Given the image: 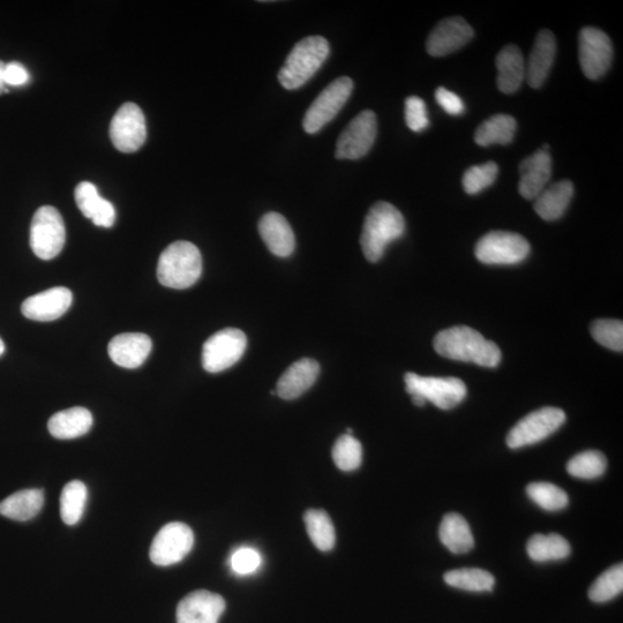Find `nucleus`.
Returning <instances> with one entry per match:
<instances>
[{
    "label": "nucleus",
    "mask_w": 623,
    "mask_h": 623,
    "mask_svg": "<svg viewBox=\"0 0 623 623\" xmlns=\"http://www.w3.org/2000/svg\"><path fill=\"white\" fill-rule=\"evenodd\" d=\"M202 273V257L197 246L176 242L165 249L157 265V279L164 287L184 290L197 283Z\"/></svg>",
    "instance_id": "nucleus-3"
},
{
    "label": "nucleus",
    "mask_w": 623,
    "mask_h": 623,
    "mask_svg": "<svg viewBox=\"0 0 623 623\" xmlns=\"http://www.w3.org/2000/svg\"><path fill=\"white\" fill-rule=\"evenodd\" d=\"M495 65L498 69V88L504 94H514L525 80V60L522 51L514 44L506 45L502 49Z\"/></svg>",
    "instance_id": "nucleus-24"
},
{
    "label": "nucleus",
    "mask_w": 623,
    "mask_h": 623,
    "mask_svg": "<svg viewBox=\"0 0 623 623\" xmlns=\"http://www.w3.org/2000/svg\"><path fill=\"white\" fill-rule=\"evenodd\" d=\"M259 234L276 257L288 258L295 251L296 238L289 222L279 213H268L259 222Z\"/></svg>",
    "instance_id": "nucleus-22"
},
{
    "label": "nucleus",
    "mask_w": 623,
    "mask_h": 623,
    "mask_svg": "<svg viewBox=\"0 0 623 623\" xmlns=\"http://www.w3.org/2000/svg\"><path fill=\"white\" fill-rule=\"evenodd\" d=\"M623 590V565H615L598 577L589 590L595 603H606L619 596Z\"/></svg>",
    "instance_id": "nucleus-35"
},
{
    "label": "nucleus",
    "mask_w": 623,
    "mask_h": 623,
    "mask_svg": "<svg viewBox=\"0 0 623 623\" xmlns=\"http://www.w3.org/2000/svg\"><path fill=\"white\" fill-rule=\"evenodd\" d=\"M433 345L440 356L459 362L483 367H497L501 362L498 345L487 341L476 329L467 326L442 330L435 336Z\"/></svg>",
    "instance_id": "nucleus-1"
},
{
    "label": "nucleus",
    "mask_w": 623,
    "mask_h": 623,
    "mask_svg": "<svg viewBox=\"0 0 623 623\" xmlns=\"http://www.w3.org/2000/svg\"><path fill=\"white\" fill-rule=\"evenodd\" d=\"M474 36V29L463 18H447L432 30L426 49L433 57H444L462 49Z\"/></svg>",
    "instance_id": "nucleus-15"
},
{
    "label": "nucleus",
    "mask_w": 623,
    "mask_h": 623,
    "mask_svg": "<svg viewBox=\"0 0 623 623\" xmlns=\"http://www.w3.org/2000/svg\"><path fill=\"white\" fill-rule=\"evenodd\" d=\"M88 500L87 486L80 480L66 484L60 495V516L65 524H77L84 516Z\"/></svg>",
    "instance_id": "nucleus-32"
},
{
    "label": "nucleus",
    "mask_w": 623,
    "mask_h": 623,
    "mask_svg": "<svg viewBox=\"0 0 623 623\" xmlns=\"http://www.w3.org/2000/svg\"><path fill=\"white\" fill-rule=\"evenodd\" d=\"M555 54H557V41L551 30L544 29L538 34L528 64L525 65V79L531 88L542 87L549 78Z\"/></svg>",
    "instance_id": "nucleus-19"
},
{
    "label": "nucleus",
    "mask_w": 623,
    "mask_h": 623,
    "mask_svg": "<svg viewBox=\"0 0 623 623\" xmlns=\"http://www.w3.org/2000/svg\"><path fill=\"white\" fill-rule=\"evenodd\" d=\"M499 168L497 163L487 162L471 167L463 176L462 184L468 194H478L490 187L497 179Z\"/></svg>",
    "instance_id": "nucleus-39"
},
{
    "label": "nucleus",
    "mask_w": 623,
    "mask_h": 623,
    "mask_svg": "<svg viewBox=\"0 0 623 623\" xmlns=\"http://www.w3.org/2000/svg\"><path fill=\"white\" fill-rule=\"evenodd\" d=\"M444 580L450 587L471 592L492 591L495 584L492 574L477 568L450 570Z\"/></svg>",
    "instance_id": "nucleus-33"
},
{
    "label": "nucleus",
    "mask_w": 623,
    "mask_h": 623,
    "mask_svg": "<svg viewBox=\"0 0 623 623\" xmlns=\"http://www.w3.org/2000/svg\"><path fill=\"white\" fill-rule=\"evenodd\" d=\"M590 333L595 341L603 347L623 351V322L613 319L596 320L590 327Z\"/></svg>",
    "instance_id": "nucleus-38"
},
{
    "label": "nucleus",
    "mask_w": 623,
    "mask_h": 623,
    "mask_svg": "<svg viewBox=\"0 0 623 623\" xmlns=\"http://www.w3.org/2000/svg\"><path fill=\"white\" fill-rule=\"evenodd\" d=\"M329 52V43L325 37L310 36L299 41L279 73L280 84L288 90L303 87L324 65Z\"/></svg>",
    "instance_id": "nucleus-4"
},
{
    "label": "nucleus",
    "mask_w": 623,
    "mask_h": 623,
    "mask_svg": "<svg viewBox=\"0 0 623 623\" xmlns=\"http://www.w3.org/2000/svg\"><path fill=\"white\" fill-rule=\"evenodd\" d=\"M153 342L146 334H120L109 343V356L115 364L124 369H138L152 352Z\"/></svg>",
    "instance_id": "nucleus-18"
},
{
    "label": "nucleus",
    "mask_w": 623,
    "mask_h": 623,
    "mask_svg": "<svg viewBox=\"0 0 623 623\" xmlns=\"http://www.w3.org/2000/svg\"><path fill=\"white\" fill-rule=\"evenodd\" d=\"M29 78L30 75L24 65L17 62L5 65L4 80L7 86H24L29 81Z\"/></svg>",
    "instance_id": "nucleus-43"
},
{
    "label": "nucleus",
    "mask_w": 623,
    "mask_h": 623,
    "mask_svg": "<svg viewBox=\"0 0 623 623\" xmlns=\"http://www.w3.org/2000/svg\"><path fill=\"white\" fill-rule=\"evenodd\" d=\"M75 202L87 219L92 220L97 227L111 228L116 221V209L110 201L101 197L96 186L89 182H82L75 189Z\"/></svg>",
    "instance_id": "nucleus-23"
},
{
    "label": "nucleus",
    "mask_w": 623,
    "mask_h": 623,
    "mask_svg": "<svg viewBox=\"0 0 623 623\" xmlns=\"http://www.w3.org/2000/svg\"><path fill=\"white\" fill-rule=\"evenodd\" d=\"M261 565V557L252 547H239L230 558V566L237 575H250L257 572Z\"/></svg>",
    "instance_id": "nucleus-41"
},
{
    "label": "nucleus",
    "mask_w": 623,
    "mask_h": 623,
    "mask_svg": "<svg viewBox=\"0 0 623 623\" xmlns=\"http://www.w3.org/2000/svg\"><path fill=\"white\" fill-rule=\"evenodd\" d=\"M405 232L402 213L392 204L380 201L373 205L366 215L360 245L365 258L378 262L390 243L400 239Z\"/></svg>",
    "instance_id": "nucleus-2"
},
{
    "label": "nucleus",
    "mask_w": 623,
    "mask_h": 623,
    "mask_svg": "<svg viewBox=\"0 0 623 623\" xmlns=\"http://www.w3.org/2000/svg\"><path fill=\"white\" fill-rule=\"evenodd\" d=\"M93 426V416L90 411L75 407L57 412L48 423L52 437L60 440L80 438L87 434Z\"/></svg>",
    "instance_id": "nucleus-25"
},
{
    "label": "nucleus",
    "mask_w": 623,
    "mask_h": 623,
    "mask_svg": "<svg viewBox=\"0 0 623 623\" xmlns=\"http://www.w3.org/2000/svg\"><path fill=\"white\" fill-rule=\"evenodd\" d=\"M565 422V411L558 408L546 407L531 412L510 430L507 446L517 449L538 444L558 431Z\"/></svg>",
    "instance_id": "nucleus-9"
},
{
    "label": "nucleus",
    "mask_w": 623,
    "mask_h": 623,
    "mask_svg": "<svg viewBox=\"0 0 623 623\" xmlns=\"http://www.w3.org/2000/svg\"><path fill=\"white\" fill-rule=\"evenodd\" d=\"M435 100H437L440 107L450 116H460L465 110L461 97L453 92H449V90L444 87L437 89V92H435Z\"/></svg>",
    "instance_id": "nucleus-42"
},
{
    "label": "nucleus",
    "mask_w": 623,
    "mask_h": 623,
    "mask_svg": "<svg viewBox=\"0 0 623 623\" xmlns=\"http://www.w3.org/2000/svg\"><path fill=\"white\" fill-rule=\"evenodd\" d=\"M377 116L371 110H365L351 120L337 140L336 159L359 160L370 153L377 139Z\"/></svg>",
    "instance_id": "nucleus-12"
},
{
    "label": "nucleus",
    "mask_w": 623,
    "mask_h": 623,
    "mask_svg": "<svg viewBox=\"0 0 623 623\" xmlns=\"http://www.w3.org/2000/svg\"><path fill=\"white\" fill-rule=\"evenodd\" d=\"M405 122L411 131L423 132L430 125L425 102L418 96L405 100Z\"/></svg>",
    "instance_id": "nucleus-40"
},
{
    "label": "nucleus",
    "mask_w": 623,
    "mask_h": 623,
    "mask_svg": "<svg viewBox=\"0 0 623 623\" xmlns=\"http://www.w3.org/2000/svg\"><path fill=\"white\" fill-rule=\"evenodd\" d=\"M193 545L194 534L189 525L168 523L157 532L150 546L149 557L154 565L169 567L183 561L192 551Z\"/></svg>",
    "instance_id": "nucleus-11"
},
{
    "label": "nucleus",
    "mask_w": 623,
    "mask_h": 623,
    "mask_svg": "<svg viewBox=\"0 0 623 623\" xmlns=\"http://www.w3.org/2000/svg\"><path fill=\"white\" fill-rule=\"evenodd\" d=\"M529 498L547 512H558L569 504V498L564 490L551 483H532L527 487Z\"/></svg>",
    "instance_id": "nucleus-37"
},
{
    "label": "nucleus",
    "mask_w": 623,
    "mask_h": 623,
    "mask_svg": "<svg viewBox=\"0 0 623 623\" xmlns=\"http://www.w3.org/2000/svg\"><path fill=\"white\" fill-rule=\"evenodd\" d=\"M5 63L0 60V95L9 92L4 80Z\"/></svg>",
    "instance_id": "nucleus-44"
},
{
    "label": "nucleus",
    "mask_w": 623,
    "mask_h": 623,
    "mask_svg": "<svg viewBox=\"0 0 623 623\" xmlns=\"http://www.w3.org/2000/svg\"><path fill=\"white\" fill-rule=\"evenodd\" d=\"M43 504V491L22 490L0 502V515L13 521L26 522L34 519L41 512Z\"/></svg>",
    "instance_id": "nucleus-27"
},
{
    "label": "nucleus",
    "mask_w": 623,
    "mask_h": 623,
    "mask_svg": "<svg viewBox=\"0 0 623 623\" xmlns=\"http://www.w3.org/2000/svg\"><path fill=\"white\" fill-rule=\"evenodd\" d=\"M247 347L246 335L236 328H225L205 342L202 366L209 373H220L239 362Z\"/></svg>",
    "instance_id": "nucleus-8"
},
{
    "label": "nucleus",
    "mask_w": 623,
    "mask_h": 623,
    "mask_svg": "<svg viewBox=\"0 0 623 623\" xmlns=\"http://www.w3.org/2000/svg\"><path fill=\"white\" fill-rule=\"evenodd\" d=\"M225 607L222 596L207 590L193 591L180 600L177 623H219Z\"/></svg>",
    "instance_id": "nucleus-16"
},
{
    "label": "nucleus",
    "mask_w": 623,
    "mask_h": 623,
    "mask_svg": "<svg viewBox=\"0 0 623 623\" xmlns=\"http://www.w3.org/2000/svg\"><path fill=\"white\" fill-rule=\"evenodd\" d=\"M530 244L514 232L492 231L479 239L476 258L485 265H516L528 258Z\"/></svg>",
    "instance_id": "nucleus-6"
},
{
    "label": "nucleus",
    "mask_w": 623,
    "mask_h": 623,
    "mask_svg": "<svg viewBox=\"0 0 623 623\" xmlns=\"http://www.w3.org/2000/svg\"><path fill=\"white\" fill-rule=\"evenodd\" d=\"M412 402H414L417 407H424V405L426 404V401L423 399V397H420L418 395L412 396Z\"/></svg>",
    "instance_id": "nucleus-45"
},
{
    "label": "nucleus",
    "mask_w": 623,
    "mask_h": 623,
    "mask_svg": "<svg viewBox=\"0 0 623 623\" xmlns=\"http://www.w3.org/2000/svg\"><path fill=\"white\" fill-rule=\"evenodd\" d=\"M439 537L441 543L454 554L468 553L475 546L470 525L460 514L450 513L442 519Z\"/></svg>",
    "instance_id": "nucleus-28"
},
{
    "label": "nucleus",
    "mask_w": 623,
    "mask_h": 623,
    "mask_svg": "<svg viewBox=\"0 0 623 623\" xmlns=\"http://www.w3.org/2000/svg\"><path fill=\"white\" fill-rule=\"evenodd\" d=\"M307 534L321 552H329L336 544V532L332 520L325 510L310 509L304 515Z\"/></svg>",
    "instance_id": "nucleus-31"
},
{
    "label": "nucleus",
    "mask_w": 623,
    "mask_h": 623,
    "mask_svg": "<svg viewBox=\"0 0 623 623\" xmlns=\"http://www.w3.org/2000/svg\"><path fill=\"white\" fill-rule=\"evenodd\" d=\"M517 123L510 115H494L485 120L475 133L476 144L480 147L509 145L514 140Z\"/></svg>",
    "instance_id": "nucleus-29"
},
{
    "label": "nucleus",
    "mask_w": 623,
    "mask_h": 623,
    "mask_svg": "<svg viewBox=\"0 0 623 623\" xmlns=\"http://www.w3.org/2000/svg\"><path fill=\"white\" fill-rule=\"evenodd\" d=\"M607 459L598 450H587L573 457L567 464L570 476L580 479H595L604 475Z\"/></svg>",
    "instance_id": "nucleus-34"
},
{
    "label": "nucleus",
    "mask_w": 623,
    "mask_h": 623,
    "mask_svg": "<svg viewBox=\"0 0 623 623\" xmlns=\"http://www.w3.org/2000/svg\"><path fill=\"white\" fill-rule=\"evenodd\" d=\"M4 351H5V344L2 341V339H0V356L4 354Z\"/></svg>",
    "instance_id": "nucleus-46"
},
{
    "label": "nucleus",
    "mask_w": 623,
    "mask_h": 623,
    "mask_svg": "<svg viewBox=\"0 0 623 623\" xmlns=\"http://www.w3.org/2000/svg\"><path fill=\"white\" fill-rule=\"evenodd\" d=\"M72 300V292L69 289L52 288L27 298L22 303L21 312L30 320L54 321L69 311Z\"/></svg>",
    "instance_id": "nucleus-17"
},
{
    "label": "nucleus",
    "mask_w": 623,
    "mask_h": 623,
    "mask_svg": "<svg viewBox=\"0 0 623 623\" xmlns=\"http://www.w3.org/2000/svg\"><path fill=\"white\" fill-rule=\"evenodd\" d=\"M519 191L524 199L534 200L546 189L552 176L550 152L540 149L520 164Z\"/></svg>",
    "instance_id": "nucleus-20"
},
{
    "label": "nucleus",
    "mask_w": 623,
    "mask_h": 623,
    "mask_svg": "<svg viewBox=\"0 0 623 623\" xmlns=\"http://www.w3.org/2000/svg\"><path fill=\"white\" fill-rule=\"evenodd\" d=\"M320 365L311 358H303L292 364L277 382L276 394L282 400L292 401L307 392L317 381Z\"/></svg>",
    "instance_id": "nucleus-21"
},
{
    "label": "nucleus",
    "mask_w": 623,
    "mask_h": 623,
    "mask_svg": "<svg viewBox=\"0 0 623 623\" xmlns=\"http://www.w3.org/2000/svg\"><path fill=\"white\" fill-rule=\"evenodd\" d=\"M333 460L342 471H355L363 461V447L352 435L344 434L335 442Z\"/></svg>",
    "instance_id": "nucleus-36"
},
{
    "label": "nucleus",
    "mask_w": 623,
    "mask_h": 623,
    "mask_svg": "<svg viewBox=\"0 0 623 623\" xmlns=\"http://www.w3.org/2000/svg\"><path fill=\"white\" fill-rule=\"evenodd\" d=\"M579 56L585 77L590 80L603 78L613 60L610 37L598 28H583L579 36Z\"/></svg>",
    "instance_id": "nucleus-13"
},
{
    "label": "nucleus",
    "mask_w": 623,
    "mask_h": 623,
    "mask_svg": "<svg viewBox=\"0 0 623 623\" xmlns=\"http://www.w3.org/2000/svg\"><path fill=\"white\" fill-rule=\"evenodd\" d=\"M147 138L144 112L134 103H125L112 118L110 139L119 152L130 154L144 146Z\"/></svg>",
    "instance_id": "nucleus-14"
},
{
    "label": "nucleus",
    "mask_w": 623,
    "mask_h": 623,
    "mask_svg": "<svg viewBox=\"0 0 623 623\" xmlns=\"http://www.w3.org/2000/svg\"><path fill=\"white\" fill-rule=\"evenodd\" d=\"M527 551L531 560L546 562L566 559L572 547L567 539L558 534H536L529 539Z\"/></svg>",
    "instance_id": "nucleus-30"
},
{
    "label": "nucleus",
    "mask_w": 623,
    "mask_h": 623,
    "mask_svg": "<svg viewBox=\"0 0 623 623\" xmlns=\"http://www.w3.org/2000/svg\"><path fill=\"white\" fill-rule=\"evenodd\" d=\"M404 381L408 394L423 397L442 410L455 408L468 393L467 386L457 378L420 377L416 373H407Z\"/></svg>",
    "instance_id": "nucleus-7"
},
{
    "label": "nucleus",
    "mask_w": 623,
    "mask_h": 623,
    "mask_svg": "<svg viewBox=\"0 0 623 623\" xmlns=\"http://www.w3.org/2000/svg\"><path fill=\"white\" fill-rule=\"evenodd\" d=\"M354 82L348 77L336 79L319 94L304 117V130L309 134L319 132L332 122L350 99Z\"/></svg>",
    "instance_id": "nucleus-10"
},
{
    "label": "nucleus",
    "mask_w": 623,
    "mask_h": 623,
    "mask_svg": "<svg viewBox=\"0 0 623 623\" xmlns=\"http://www.w3.org/2000/svg\"><path fill=\"white\" fill-rule=\"evenodd\" d=\"M574 184L570 180H560L538 195L535 212L545 221H557L564 216L574 197Z\"/></svg>",
    "instance_id": "nucleus-26"
},
{
    "label": "nucleus",
    "mask_w": 623,
    "mask_h": 623,
    "mask_svg": "<svg viewBox=\"0 0 623 623\" xmlns=\"http://www.w3.org/2000/svg\"><path fill=\"white\" fill-rule=\"evenodd\" d=\"M66 229L62 215L55 207L37 209L30 227V247L37 258L48 261L63 251Z\"/></svg>",
    "instance_id": "nucleus-5"
}]
</instances>
